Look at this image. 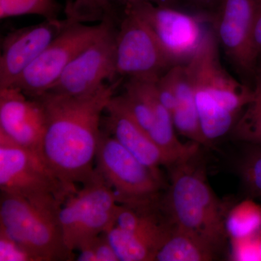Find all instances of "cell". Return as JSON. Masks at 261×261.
I'll list each match as a JSON object with an SVG mask.
<instances>
[{
  "label": "cell",
  "mask_w": 261,
  "mask_h": 261,
  "mask_svg": "<svg viewBox=\"0 0 261 261\" xmlns=\"http://www.w3.org/2000/svg\"><path fill=\"white\" fill-rule=\"evenodd\" d=\"M70 22L68 17L45 19L8 33L2 42L0 89L11 87Z\"/></svg>",
  "instance_id": "13"
},
{
  "label": "cell",
  "mask_w": 261,
  "mask_h": 261,
  "mask_svg": "<svg viewBox=\"0 0 261 261\" xmlns=\"http://www.w3.org/2000/svg\"><path fill=\"white\" fill-rule=\"evenodd\" d=\"M255 87L250 102L233 126V135L238 140L261 148V66L255 73Z\"/></svg>",
  "instance_id": "18"
},
{
  "label": "cell",
  "mask_w": 261,
  "mask_h": 261,
  "mask_svg": "<svg viewBox=\"0 0 261 261\" xmlns=\"http://www.w3.org/2000/svg\"><path fill=\"white\" fill-rule=\"evenodd\" d=\"M45 113L37 98L15 87L0 89V133L40 158Z\"/></svg>",
  "instance_id": "14"
},
{
  "label": "cell",
  "mask_w": 261,
  "mask_h": 261,
  "mask_svg": "<svg viewBox=\"0 0 261 261\" xmlns=\"http://www.w3.org/2000/svg\"><path fill=\"white\" fill-rule=\"evenodd\" d=\"M119 261H153L152 249L124 230L113 226L105 231Z\"/></svg>",
  "instance_id": "20"
},
{
  "label": "cell",
  "mask_w": 261,
  "mask_h": 261,
  "mask_svg": "<svg viewBox=\"0 0 261 261\" xmlns=\"http://www.w3.org/2000/svg\"><path fill=\"white\" fill-rule=\"evenodd\" d=\"M0 189L56 216L67 200L59 182L42 160L1 133Z\"/></svg>",
  "instance_id": "4"
},
{
  "label": "cell",
  "mask_w": 261,
  "mask_h": 261,
  "mask_svg": "<svg viewBox=\"0 0 261 261\" xmlns=\"http://www.w3.org/2000/svg\"><path fill=\"white\" fill-rule=\"evenodd\" d=\"M148 24L175 65L187 64L200 47L207 30L202 17L149 0L127 7Z\"/></svg>",
  "instance_id": "10"
},
{
  "label": "cell",
  "mask_w": 261,
  "mask_h": 261,
  "mask_svg": "<svg viewBox=\"0 0 261 261\" xmlns=\"http://www.w3.org/2000/svg\"><path fill=\"white\" fill-rule=\"evenodd\" d=\"M105 1L113 5L115 4L121 5L123 6V8H126L127 7L133 6V5L138 4V3L145 1V0H105Z\"/></svg>",
  "instance_id": "29"
},
{
  "label": "cell",
  "mask_w": 261,
  "mask_h": 261,
  "mask_svg": "<svg viewBox=\"0 0 261 261\" xmlns=\"http://www.w3.org/2000/svg\"><path fill=\"white\" fill-rule=\"evenodd\" d=\"M151 3L162 6L173 7L177 3L178 0H149Z\"/></svg>",
  "instance_id": "30"
},
{
  "label": "cell",
  "mask_w": 261,
  "mask_h": 261,
  "mask_svg": "<svg viewBox=\"0 0 261 261\" xmlns=\"http://www.w3.org/2000/svg\"><path fill=\"white\" fill-rule=\"evenodd\" d=\"M61 6L56 0H0V18L25 15H40L45 19L58 18Z\"/></svg>",
  "instance_id": "21"
},
{
  "label": "cell",
  "mask_w": 261,
  "mask_h": 261,
  "mask_svg": "<svg viewBox=\"0 0 261 261\" xmlns=\"http://www.w3.org/2000/svg\"><path fill=\"white\" fill-rule=\"evenodd\" d=\"M0 200V231L28 250L36 261L73 260L58 216L19 196L1 192Z\"/></svg>",
  "instance_id": "3"
},
{
  "label": "cell",
  "mask_w": 261,
  "mask_h": 261,
  "mask_svg": "<svg viewBox=\"0 0 261 261\" xmlns=\"http://www.w3.org/2000/svg\"><path fill=\"white\" fill-rule=\"evenodd\" d=\"M70 19L69 24L24 70L12 87L20 89L30 98L47 93L66 67L116 22L105 20L89 25Z\"/></svg>",
  "instance_id": "7"
},
{
  "label": "cell",
  "mask_w": 261,
  "mask_h": 261,
  "mask_svg": "<svg viewBox=\"0 0 261 261\" xmlns=\"http://www.w3.org/2000/svg\"><path fill=\"white\" fill-rule=\"evenodd\" d=\"M175 90L177 105L172 113L176 130L191 142L207 145L201 130L193 87L186 65L174 66Z\"/></svg>",
  "instance_id": "16"
},
{
  "label": "cell",
  "mask_w": 261,
  "mask_h": 261,
  "mask_svg": "<svg viewBox=\"0 0 261 261\" xmlns=\"http://www.w3.org/2000/svg\"><path fill=\"white\" fill-rule=\"evenodd\" d=\"M118 205L112 189L94 168L90 179L67 199L60 211V226L70 251L111 227Z\"/></svg>",
  "instance_id": "8"
},
{
  "label": "cell",
  "mask_w": 261,
  "mask_h": 261,
  "mask_svg": "<svg viewBox=\"0 0 261 261\" xmlns=\"http://www.w3.org/2000/svg\"><path fill=\"white\" fill-rule=\"evenodd\" d=\"M257 251H258L259 260H261V231L257 236Z\"/></svg>",
  "instance_id": "31"
},
{
  "label": "cell",
  "mask_w": 261,
  "mask_h": 261,
  "mask_svg": "<svg viewBox=\"0 0 261 261\" xmlns=\"http://www.w3.org/2000/svg\"><path fill=\"white\" fill-rule=\"evenodd\" d=\"M123 78L83 97L47 92L37 97L45 113L40 158L59 182L67 199L93 175L102 132V113Z\"/></svg>",
  "instance_id": "1"
},
{
  "label": "cell",
  "mask_w": 261,
  "mask_h": 261,
  "mask_svg": "<svg viewBox=\"0 0 261 261\" xmlns=\"http://www.w3.org/2000/svg\"><path fill=\"white\" fill-rule=\"evenodd\" d=\"M156 88L161 102L172 115L177 105L175 90L174 66L168 70L156 82Z\"/></svg>",
  "instance_id": "25"
},
{
  "label": "cell",
  "mask_w": 261,
  "mask_h": 261,
  "mask_svg": "<svg viewBox=\"0 0 261 261\" xmlns=\"http://www.w3.org/2000/svg\"><path fill=\"white\" fill-rule=\"evenodd\" d=\"M77 250L80 255L76 260L119 261L105 233L84 242Z\"/></svg>",
  "instance_id": "24"
},
{
  "label": "cell",
  "mask_w": 261,
  "mask_h": 261,
  "mask_svg": "<svg viewBox=\"0 0 261 261\" xmlns=\"http://www.w3.org/2000/svg\"><path fill=\"white\" fill-rule=\"evenodd\" d=\"M251 49L254 61L257 63L259 58L261 57V3L254 22Z\"/></svg>",
  "instance_id": "27"
},
{
  "label": "cell",
  "mask_w": 261,
  "mask_h": 261,
  "mask_svg": "<svg viewBox=\"0 0 261 261\" xmlns=\"http://www.w3.org/2000/svg\"><path fill=\"white\" fill-rule=\"evenodd\" d=\"M0 261H36L20 244L0 231Z\"/></svg>",
  "instance_id": "26"
},
{
  "label": "cell",
  "mask_w": 261,
  "mask_h": 261,
  "mask_svg": "<svg viewBox=\"0 0 261 261\" xmlns=\"http://www.w3.org/2000/svg\"><path fill=\"white\" fill-rule=\"evenodd\" d=\"M116 25H112L82 51L47 92L83 97L119 79L116 72Z\"/></svg>",
  "instance_id": "11"
},
{
  "label": "cell",
  "mask_w": 261,
  "mask_h": 261,
  "mask_svg": "<svg viewBox=\"0 0 261 261\" xmlns=\"http://www.w3.org/2000/svg\"><path fill=\"white\" fill-rule=\"evenodd\" d=\"M95 160L94 168L112 189L118 203L130 206L159 203L163 188L161 173L142 164L103 129Z\"/></svg>",
  "instance_id": "5"
},
{
  "label": "cell",
  "mask_w": 261,
  "mask_h": 261,
  "mask_svg": "<svg viewBox=\"0 0 261 261\" xmlns=\"http://www.w3.org/2000/svg\"><path fill=\"white\" fill-rule=\"evenodd\" d=\"M218 44L215 32L207 31L195 56L185 64L197 112L221 111L237 117L250 102L252 89L240 84L224 69Z\"/></svg>",
  "instance_id": "6"
},
{
  "label": "cell",
  "mask_w": 261,
  "mask_h": 261,
  "mask_svg": "<svg viewBox=\"0 0 261 261\" xmlns=\"http://www.w3.org/2000/svg\"><path fill=\"white\" fill-rule=\"evenodd\" d=\"M106 113L107 114L102 121V129L136 159L154 172L161 173L160 166L170 167L169 159L161 147L130 118L114 97L108 103Z\"/></svg>",
  "instance_id": "15"
},
{
  "label": "cell",
  "mask_w": 261,
  "mask_h": 261,
  "mask_svg": "<svg viewBox=\"0 0 261 261\" xmlns=\"http://www.w3.org/2000/svg\"><path fill=\"white\" fill-rule=\"evenodd\" d=\"M192 4L205 8H219L221 0H188Z\"/></svg>",
  "instance_id": "28"
},
{
  "label": "cell",
  "mask_w": 261,
  "mask_h": 261,
  "mask_svg": "<svg viewBox=\"0 0 261 261\" xmlns=\"http://www.w3.org/2000/svg\"><path fill=\"white\" fill-rule=\"evenodd\" d=\"M197 155L168 168L171 185L160 200V208L170 224L219 251L228 236L226 219L231 208L213 191Z\"/></svg>",
  "instance_id": "2"
},
{
  "label": "cell",
  "mask_w": 261,
  "mask_h": 261,
  "mask_svg": "<svg viewBox=\"0 0 261 261\" xmlns=\"http://www.w3.org/2000/svg\"><path fill=\"white\" fill-rule=\"evenodd\" d=\"M175 65L148 24L124 8L116 32L117 77L158 81Z\"/></svg>",
  "instance_id": "9"
},
{
  "label": "cell",
  "mask_w": 261,
  "mask_h": 261,
  "mask_svg": "<svg viewBox=\"0 0 261 261\" xmlns=\"http://www.w3.org/2000/svg\"><path fill=\"white\" fill-rule=\"evenodd\" d=\"M261 0H221L215 16V34L226 56L244 74L255 73L252 54L254 22Z\"/></svg>",
  "instance_id": "12"
},
{
  "label": "cell",
  "mask_w": 261,
  "mask_h": 261,
  "mask_svg": "<svg viewBox=\"0 0 261 261\" xmlns=\"http://www.w3.org/2000/svg\"><path fill=\"white\" fill-rule=\"evenodd\" d=\"M240 168L242 180L249 195L261 198V148L252 146Z\"/></svg>",
  "instance_id": "23"
},
{
  "label": "cell",
  "mask_w": 261,
  "mask_h": 261,
  "mask_svg": "<svg viewBox=\"0 0 261 261\" xmlns=\"http://www.w3.org/2000/svg\"><path fill=\"white\" fill-rule=\"evenodd\" d=\"M70 13L82 20V21H100L116 15L114 5L110 4L105 0H77L75 3H68Z\"/></svg>",
  "instance_id": "22"
},
{
  "label": "cell",
  "mask_w": 261,
  "mask_h": 261,
  "mask_svg": "<svg viewBox=\"0 0 261 261\" xmlns=\"http://www.w3.org/2000/svg\"><path fill=\"white\" fill-rule=\"evenodd\" d=\"M219 251L200 238L172 225L167 238L160 247L154 261H208Z\"/></svg>",
  "instance_id": "17"
},
{
  "label": "cell",
  "mask_w": 261,
  "mask_h": 261,
  "mask_svg": "<svg viewBox=\"0 0 261 261\" xmlns=\"http://www.w3.org/2000/svg\"><path fill=\"white\" fill-rule=\"evenodd\" d=\"M226 227L231 240L257 237L261 231V205L246 200L231 207Z\"/></svg>",
  "instance_id": "19"
}]
</instances>
